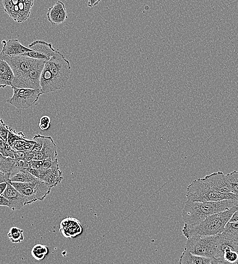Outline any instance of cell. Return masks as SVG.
<instances>
[{
    "instance_id": "cell-21",
    "label": "cell",
    "mask_w": 238,
    "mask_h": 264,
    "mask_svg": "<svg viewBox=\"0 0 238 264\" xmlns=\"http://www.w3.org/2000/svg\"><path fill=\"white\" fill-rule=\"evenodd\" d=\"M28 48L46 55L49 58L53 56L57 52V50L53 47L52 43L42 40H36L32 42L28 45Z\"/></svg>"
},
{
    "instance_id": "cell-4",
    "label": "cell",
    "mask_w": 238,
    "mask_h": 264,
    "mask_svg": "<svg viewBox=\"0 0 238 264\" xmlns=\"http://www.w3.org/2000/svg\"><path fill=\"white\" fill-rule=\"evenodd\" d=\"M186 196L188 201L205 202L237 199L233 193H222L212 189L203 180L198 178L189 184L187 188Z\"/></svg>"
},
{
    "instance_id": "cell-36",
    "label": "cell",
    "mask_w": 238,
    "mask_h": 264,
    "mask_svg": "<svg viewBox=\"0 0 238 264\" xmlns=\"http://www.w3.org/2000/svg\"><path fill=\"white\" fill-rule=\"evenodd\" d=\"M0 206H5L9 207V201L3 195H0Z\"/></svg>"
},
{
    "instance_id": "cell-16",
    "label": "cell",
    "mask_w": 238,
    "mask_h": 264,
    "mask_svg": "<svg viewBox=\"0 0 238 264\" xmlns=\"http://www.w3.org/2000/svg\"><path fill=\"white\" fill-rule=\"evenodd\" d=\"M48 20L53 25L61 24L65 22L68 18L64 3L60 1H57L53 6L50 7L47 13Z\"/></svg>"
},
{
    "instance_id": "cell-31",
    "label": "cell",
    "mask_w": 238,
    "mask_h": 264,
    "mask_svg": "<svg viewBox=\"0 0 238 264\" xmlns=\"http://www.w3.org/2000/svg\"><path fill=\"white\" fill-rule=\"evenodd\" d=\"M24 56H26L29 57H31L35 59H40V60H44L45 61L48 60L50 58L47 57V56L35 51H29L26 53H25L23 54H22Z\"/></svg>"
},
{
    "instance_id": "cell-39",
    "label": "cell",
    "mask_w": 238,
    "mask_h": 264,
    "mask_svg": "<svg viewBox=\"0 0 238 264\" xmlns=\"http://www.w3.org/2000/svg\"><path fill=\"white\" fill-rule=\"evenodd\" d=\"M8 183V182L0 183V195H2L7 186Z\"/></svg>"
},
{
    "instance_id": "cell-19",
    "label": "cell",
    "mask_w": 238,
    "mask_h": 264,
    "mask_svg": "<svg viewBox=\"0 0 238 264\" xmlns=\"http://www.w3.org/2000/svg\"><path fill=\"white\" fill-rule=\"evenodd\" d=\"M15 76L9 64L0 57V88L12 86Z\"/></svg>"
},
{
    "instance_id": "cell-30",
    "label": "cell",
    "mask_w": 238,
    "mask_h": 264,
    "mask_svg": "<svg viewBox=\"0 0 238 264\" xmlns=\"http://www.w3.org/2000/svg\"><path fill=\"white\" fill-rule=\"evenodd\" d=\"M43 138L44 136L39 134H37L33 137L32 140L35 143L30 149L28 150L29 153L38 152L41 149L43 146Z\"/></svg>"
},
{
    "instance_id": "cell-29",
    "label": "cell",
    "mask_w": 238,
    "mask_h": 264,
    "mask_svg": "<svg viewBox=\"0 0 238 264\" xmlns=\"http://www.w3.org/2000/svg\"><path fill=\"white\" fill-rule=\"evenodd\" d=\"M27 139L25 134L20 131L16 133L15 130L10 127L8 135V143L11 146L14 142L22 139Z\"/></svg>"
},
{
    "instance_id": "cell-8",
    "label": "cell",
    "mask_w": 238,
    "mask_h": 264,
    "mask_svg": "<svg viewBox=\"0 0 238 264\" xmlns=\"http://www.w3.org/2000/svg\"><path fill=\"white\" fill-rule=\"evenodd\" d=\"M13 94L7 102L18 109H27L43 94L41 88L31 89L12 87Z\"/></svg>"
},
{
    "instance_id": "cell-34",
    "label": "cell",
    "mask_w": 238,
    "mask_h": 264,
    "mask_svg": "<svg viewBox=\"0 0 238 264\" xmlns=\"http://www.w3.org/2000/svg\"><path fill=\"white\" fill-rule=\"evenodd\" d=\"M16 162L19 167L23 169L27 170L31 168L30 162L28 161L18 159L16 160Z\"/></svg>"
},
{
    "instance_id": "cell-13",
    "label": "cell",
    "mask_w": 238,
    "mask_h": 264,
    "mask_svg": "<svg viewBox=\"0 0 238 264\" xmlns=\"http://www.w3.org/2000/svg\"><path fill=\"white\" fill-rule=\"evenodd\" d=\"M202 179L209 186L216 191L226 194L232 193L226 176L222 172L213 173Z\"/></svg>"
},
{
    "instance_id": "cell-14",
    "label": "cell",
    "mask_w": 238,
    "mask_h": 264,
    "mask_svg": "<svg viewBox=\"0 0 238 264\" xmlns=\"http://www.w3.org/2000/svg\"><path fill=\"white\" fill-rule=\"evenodd\" d=\"M2 195L9 201V208L12 210H20L26 205L25 197L10 182Z\"/></svg>"
},
{
    "instance_id": "cell-23",
    "label": "cell",
    "mask_w": 238,
    "mask_h": 264,
    "mask_svg": "<svg viewBox=\"0 0 238 264\" xmlns=\"http://www.w3.org/2000/svg\"><path fill=\"white\" fill-rule=\"evenodd\" d=\"M36 177L25 169H21L10 177L11 182H31L37 180Z\"/></svg>"
},
{
    "instance_id": "cell-37",
    "label": "cell",
    "mask_w": 238,
    "mask_h": 264,
    "mask_svg": "<svg viewBox=\"0 0 238 264\" xmlns=\"http://www.w3.org/2000/svg\"><path fill=\"white\" fill-rule=\"evenodd\" d=\"M101 0H88V6L92 8L96 6Z\"/></svg>"
},
{
    "instance_id": "cell-1",
    "label": "cell",
    "mask_w": 238,
    "mask_h": 264,
    "mask_svg": "<svg viewBox=\"0 0 238 264\" xmlns=\"http://www.w3.org/2000/svg\"><path fill=\"white\" fill-rule=\"evenodd\" d=\"M238 205V198L205 202L187 201L182 212L184 223L197 224L209 216Z\"/></svg>"
},
{
    "instance_id": "cell-10",
    "label": "cell",
    "mask_w": 238,
    "mask_h": 264,
    "mask_svg": "<svg viewBox=\"0 0 238 264\" xmlns=\"http://www.w3.org/2000/svg\"><path fill=\"white\" fill-rule=\"evenodd\" d=\"M0 57L10 66L15 76L18 78L28 71L40 59L23 55H7L1 52Z\"/></svg>"
},
{
    "instance_id": "cell-24",
    "label": "cell",
    "mask_w": 238,
    "mask_h": 264,
    "mask_svg": "<svg viewBox=\"0 0 238 264\" xmlns=\"http://www.w3.org/2000/svg\"><path fill=\"white\" fill-rule=\"evenodd\" d=\"M231 192L237 196L238 171H234L225 175Z\"/></svg>"
},
{
    "instance_id": "cell-41",
    "label": "cell",
    "mask_w": 238,
    "mask_h": 264,
    "mask_svg": "<svg viewBox=\"0 0 238 264\" xmlns=\"http://www.w3.org/2000/svg\"><path fill=\"white\" fill-rule=\"evenodd\" d=\"M237 264H238V259H237Z\"/></svg>"
},
{
    "instance_id": "cell-38",
    "label": "cell",
    "mask_w": 238,
    "mask_h": 264,
    "mask_svg": "<svg viewBox=\"0 0 238 264\" xmlns=\"http://www.w3.org/2000/svg\"><path fill=\"white\" fill-rule=\"evenodd\" d=\"M234 221H238V209L233 213L228 222Z\"/></svg>"
},
{
    "instance_id": "cell-28",
    "label": "cell",
    "mask_w": 238,
    "mask_h": 264,
    "mask_svg": "<svg viewBox=\"0 0 238 264\" xmlns=\"http://www.w3.org/2000/svg\"><path fill=\"white\" fill-rule=\"evenodd\" d=\"M223 258L227 263L237 264L238 252L232 248H227L224 250Z\"/></svg>"
},
{
    "instance_id": "cell-33",
    "label": "cell",
    "mask_w": 238,
    "mask_h": 264,
    "mask_svg": "<svg viewBox=\"0 0 238 264\" xmlns=\"http://www.w3.org/2000/svg\"><path fill=\"white\" fill-rule=\"evenodd\" d=\"M29 153L28 150L15 151V159L16 160L20 159L28 161V156Z\"/></svg>"
},
{
    "instance_id": "cell-32",
    "label": "cell",
    "mask_w": 238,
    "mask_h": 264,
    "mask_svg": "<svg viewBox=\"0 0 238 264\" xmlns=\"http://www.w3.org/2000/svg\"><path fill=\"white\" fill-rule=\"evenodd\" d=\"M39 127L42 130H48L51 126V119L48 116H42L39 121Z\"/></svg>"
},
{
    "instance_id": "cell-11",
    "label": "cell",
    "mask_w": 238,
    "mask_h": 264,
    "mask_svg": "<svg viewBox=\"0 0 238 264\" xmlns=\"http://www.w3.org/2000/svg\"><path fill=\"white\" fill-rule=\"evenodd\" d=\"M27 171L40 180L51 184L53 187L58 185L63 179L62 173L59 169L58 163L47 169H35L31 168Z\"/></svg>"
},
{
    "instance_id": "cell-5",
    "label": "cell",
    "mask_w": 238,
    "mask_h": 264,
    "mask_svg": "<svg viewBox=\"0 0 238 264\" xmlns=\"http://www.w3.org/2000/svg\"><path fill=\"white\" fill-rule=\"evenodd\" d=\"M25 198L26 205L37 201H43L50 192L53 186L39 179L31 182H10Z\"/></svg>"
},
{
    "instance_id": "cell-7",
    "label": "cell",
    "mask_w": 238,
    "mask_h": 264,
    "mask_svg": "<svg viewBox=\"0 0 238 264\" xmlns=\"http://www.w3.org/2000/svg\"><path fill=\"white\" fill-rule=\"evenodd\" d=\"M34 0H2L6 13L18 23L26 21L29 17Z\"/></svg>"
},
{
    "instance_id": "cell-20",
    "label": "cell",
    "mask_w": 238,
    "mask_h": 264,
    "mask_svg": "<svg viewBox=\"0 0 238 264\" xmlns=\"http://www.w3.org/2000/svg\"><path fill=\"white\" fill-rule=\"evenodd\" d=\"M21 169H23L18 166L15 159L5 157L0 153V170L2 172L10 177Z\"/></svg>"
},
{
    "instance_id": "cell-40",
    "label": "cell",
    "mask_w": 238,
    "mask_h": 264,
    "mask_svg": "<svg viewBox=\"0 0 238 264\" xmlns=\"http://www.w3.org/2000/svg\"><path fill=\"white\" fill-rule=\"evenodd\" d=\"M234 249L235 251L238 252V239L236 240L234 243Z\"/></svg>"
},
{
    "instance_id": "cell-9",
    "label": "cell",
    "mask_w": 238,
    "mask_h": 264,
    "mask_svg": "<svg viewBox=\"0 0 238 264\" xmlns=\"http://www.w3.org/2000/svg\"><path fill=\"white\" fill-rule=\"evenodd\" d=\"M46 61L39 60L28 71L12 82V87L38 89L40 88V77Z\"/></svg>"
},
{
    "instance_id": "cell-2",
    "label": "cell",
    "mask_w": 238,
    "mask_h": 264,
    "mask_svg": "<svg viewBox=\"0 0 238 264\" xmlns=\"http://www.w3.org/2000/svg\"><path fill=\"white\" fill-rule=\"evenodd\" d=\"M238 209V205L218 213L211 215L201 222L195 224L184 223L182 230L187 239L193 236H213L223 232L226 223L233 213Z\"/></svg>"
},
{
    "instance_id": "cell-12",
    "label": "cell",
    "mask_w": 238,
    "mask_h": 264,
    "mask_svg": "<svg viewBox=\"0 0 238 264\" xmlns=\"http://www.w3.org/2000/svg\"><path fill=\"white\" fill-rule=\"evenodd\" d=\"M57 156L56 145L52 138L51 136H44L43 146L41 149L38 152L29 153L28 161L44 159L55 160L57 159Z\"/></svg>"
},
{
    "instance_id": "cell-22",
    "label": "cell",
    "mask_w": 238,
    "mask_h": 264,
    "mask_svg": "<svg viewBox=\"0 0 238 264\" xmlns=\"http://www.w3.org/2000/svg\"><path fill=\"white\" fill-rule=\"evenodd\" d=\"M219 235L221 238L228 241L237 240L238 239V221L228 222L225 226L223 232Z\"/></svg>"
},
{
    "instance_id": "cell-26",
    "label": "cell",
    "mask_w": 238,
    "mask_h": 264,
    "mask_svg": "<svg viewBox=\"0 0 238 264\" xmlns=\"http://www.w3.org/2000/svg\"><path fill=\"white\" fill-rule=\"evenodd\" d=\"M48 247L39 244L34 245L31 250V255L37 260L43 259L48 254Z\"/></svg>"
},
{
    "instance_id": "cell-3",
    "label": "cell",
    "mask_w": 238,
    "mask_h": 264,
    "mask_svg": "<svg viewBox=\"0 0 238 264\" xmlns=\"http://www.w3.org/2000/svg\"><path fill=\"white\" fill-rule=\"evenodd\" d=\"M184 249L199 256L214 258L215 264L227 263L220 249L217 235L191 237L187 239Z\"/></svg>"
},
{
    "instance_id": "cell-15",
    "label": "cell",
    "mask_w": 238,
    "mask_h": 264,
    "mask_svg": "<svg viewBox=\"0 0 238 264\" xmlns=\"http://www.w3.org/2000/svg\"><path fill=\"white\" fill-rule=\"evenodd\" d=\"M59 231L66 238L72 239L83 232V226L76 219L68 217L61 221Z\"/></svg>"
},
{
    "instance_id": "cell-18",
    "label": "cell",
    "mask_w": 238,
    "mask_h": 264,
    "mask_svg": "<svg viewBox=\"0 0 238 264\" xmlns=\"http://www.w3.org/2000/svg\"><path fill=\"white\" fill-rule=\"evenodd\" d=\"M180 264H215V259L203 257L191 253L184 249L179 259Z\"/></svg>"
},
{
    "instance_id": "cell-42",
    "label": "cell",
    "mask_w": 238,
    "mask_h": 264,
    "mask_svg": "<svg viewBox=\"0 0 238 264\" xmlns=\"http://www.w3.org/2000/svg\"><path fill=\"white\" fill-rule=\"evenodd\" d=\"M237 197H238V194H237Z\"/></svg>"
},
{
    "instance_id": "cell-17",
    "label": "cell",
    "mask_w": 238,
    "mask_h": 264,
    "mask_svg": "<svg viewBox=\"0 0 238 264\" xmlns=\"http://www.w3.org/2000/svg\"><path fill=\"white\" fill-rule=\"evenodd\" d=\"M3 48L1 53L7 55H22L32 50L23 46L18 39H11L2 41Z\"/></svg>"
},
{
    "instance_id": "cell-6",
    "label": "cell",
    "mask_w": 238,
    "mask_h": 264,
    "mask_svg": "<svg viewBox=\"0 0 238 264\" xmlns=\"http://www.w3.org/2000/svg\"><path fill=\"white\" fill-rule=\"evenodd\" d=\"M45 64L58 89L62 88L69 78L71 72L69 61L57 51L53 56L46 61Z\"/></svg>"
},
{
    "instance_id": "cell-25",
    "label": "cell",
    "mask_w": 238,
    "mask_h": 264,
    "mask_svg": "<svg viewBox=\"0 0 238 264\" xmlns=\"http://www.w3.org/2000/svg\"><path fill=\"white\" fill-rule=\"evenodd\" d=\"M33 140L27 139L20 140L14 142L11 147L14 151L28 150L35 144Z\"/></svg>"
},
{
    "instance_id": "cell-27",
    "label": "cell",
    "mask_w": 238,
    "mask_h": 264,
    "mask_svg": "<svg viewBox=\"0 0 238 264\" xmlns=\"http://www.w3.org/2000/svg\"><path fill=\"white\" fill-rule=\"evenodd\" d=\"M23 230L17 227H12L8 234V237L13 243H20L24 239Z\"/></svg>"
},
{
    "instance_id": "cell-35",
    "label": "cell",
    "mask_w": 238,
    "mask_h": 264,
    "mask_svg": "<svg viewBox=\"0 0 238 264\" xmlns=\"http://www.w3.org/2000/svg\"><path fill=\"white\" fill-rule=\"evenodd\" d=\"M10 182V176L0 170V183Z\"/></svg>"
}]
</instances>
